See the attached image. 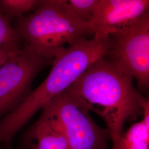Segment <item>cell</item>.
<instances>
[{"instance_id":"30bf717a","label":"cell","mask_w":149,"mask_h":149,"mask_svg":"<svg viewBox=\"0 0 149 149\" xmlns=\"http://www.w3.org/2000/svg\"><path fill=\"white\" fill-rule=\"evenodd\" d=\"M38 2L36 0H0V13L11 21L34 11Z\"/></svg>"},{"instance_id":"8992f818","label":"cell","mask_w":149,"mask_h":149,"mask_svg":"<svg viewBox=\"0 0 149 149\" xmlns=\"http://www.w3.org/2000/svg\"><path fill=\"white\" fill-rule=\"evenodd\" d=\"M53 61L24 44L0 67V120L26 98L37 74Z\"/></svg>"},{"instance_id":"5bb4252c","label":"cell","mask_w":149,"mask_h":149,"mask_svg":"<svg viewBox=\"0 0 149 149\" xmlns=\"http://www.w3.org/2000/svg\"><path fill=\"white\" fill-rule=\"evenodd\" d=\"M0 149H4V148H3V146H2V145H0Z\"/></svg>"},{"instance_id":"7a4b0ae2","label":"cell","mask_w":149,"mask_h":149,"mask_svg":"<svg viewBox=\"0 0 149 149\" xmlns=\"http://www.w3.org/2000/svg\"><path fill=\"white\" fill-rule=\"evenodd\" d=\"M111 44L110 37L102 40L82 38L63 49L54 59L45 80L0 120L2 132L15 137L36 113L67 90L92 64L104 57Z\"/></svg>"},{"instance_id":"4fadbf2b","label":"cell","mask_w":149,"mask_h":149,"mask_svg":"<svg viewBox=\"0 0 149 149\" xmlns=\"http://www.w3.org/2000/svg\"><path fill=\"white\" fill-rule=\"evenodd\" d=\"M17 50V49H0V67L5 63L11 55Z\"/></svg>"},{"instance_id":"277c9868","label":"cell","mask_w":149,"mask_h":149,"mask_svg":"<svg viewBox=\"0 0 149 149\" xmlns=\"http://www.w3.org/2000/svg\"><path fill=\"white\" fill-rule=\"evenodd\" d=\"M42 109L59 124L69 149H108L111 137L108 130L96 124L88 105L69 88Z\"/></svg>"},{"instance_id":"5b68a950","label":"cell","mask_w":149,"mask_h":149,"mask_svg":"<svg viewBox=\"0 0 149 149\" xmlns=\"http://www.w3.org/2000/svg\"><path fill=\"white\" fill-rule=\"evenodd\" d=\"M109 37L111 47L104 58L135 79L141 90H146L149 84V12Z\"/></svg>"},{"instance_id":"52a82bcc","label":"cell","mask_w":149,"mask_h":149,"mask_svg":"<svg viewBox=\"0 0 149 149\" xmlns=\"http://www.w3.org/2000/svg\"><path fill=\"white\" fill-rule=\"evenodd\" d=\"M148 0H98L90 24L93 38L104 39L149 12Z\"/></svg>"},{"instance_id":"9c48e42d","label":"cell","mask_w":149,"mask_h":149,"mask_svg":"<svg viewBox=\"0 0 149 149\" xmlns=\"http://www.w3.org/2000/svg\"><path fill=\"white\" fill-rule=\"evenodd\" d=\"M117 149H149V102L143 104V119L123 134Z\"/></svg>"},{"instance_id":"6da1fadb","label":"cell","mask_w":149,"mask_h":149,"mask_svg":"<svg viewBox=\"0 0 149 149\" xmlns=\"http://www.w3.org/2000/svg\"><path fill=\"white\" fill-rule=\"evenodd\" d=\"M133 79L104 57L98 59L68 88L85 102L106 124L112 149H117L127 121L143 114L145 98L133 85Z\"/></svg>"},{"instance_id":"8fae6325","label":"cell","mask_w":149,"mask_h":149,"mask_svg":"<svg viewBox=\"0 0 149 149\" xmlns=\"http://www.w3.org/2000/svg\"><path fill=\"white\" fill-rule=\"evenodd\" d=\"M98 0H63L64 5L81 21L90 23Z\"/></svg>"},{"instance_id":"7c38bea8","label":"cell","mask_w":149,"mask_h":149,"mask_svg":"<svg viewBox=\"0 0 149 149\" xmlns=\"http://www.w3.org/2000/svg\"><path fill=\"white\" fill-rule=\"evenodd\" d=\"M22 42L10 21L0 13V49H18Z\"/></svg>"},{"instance_id":"ba28073f","label":"cell","mask_w":149,"mask_h":149,"mask_svg":"<svg viewBox=\"0 0 149 149\" xmlns=\"http://www.w3.org/2000/svg\"><path fill=\"white\" fill-rule=\"evenodd\" d=\"M17 149H69V147L59 124L43 111L22 136Z\"/></svg>"},{"instance_id":"3957f363","label":"cell","mask_w":149,"mask_h":149,"mask_svg":"<svg viewBox=\"0 0 149 149\" xmlns=\"http://www.w3.org/2000/svg\"><path fill=\"white\" fill-rule=\"evenodd\" d=\"M16 19L14 29L22 41L51 60L66 44L71 45L94 34L90 23L74 16L65 6L63 0L38 1L32 13Z\"/></svg>"}]
</instances>
